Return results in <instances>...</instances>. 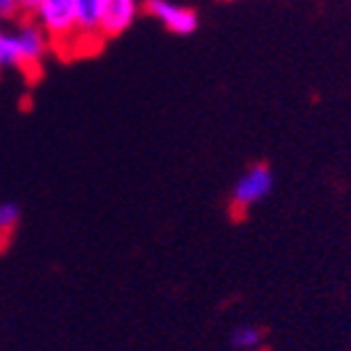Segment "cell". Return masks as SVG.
Here are the masks:
<instances>
[{
	"instance_id": "cell-1",
	"label": "cell",
	"mask_w": 351,
	"mask_h": 351,
	"mask_svg": "<svg viewBox=\"0 0 351 351\" xmlns=\"http://www.w3.org/2000/svg\"><path fill=\"white\" fill-rule=\"evenodd\" d=\"M47 47L49 40L37 23H25L15 32H0V66H37Z\"/></svg>"
},
{
	"instance_id": "cell-2",
	"label": "cell",
	"mask_w": 351,
	"mask_h": 351,
	"mask_svg": "<svg viewBox=\"0 0 351 351\" xmlns=\"http://www.w3.org/2000/svg\"><path fill=\"white\" fill-rule=\"evenodd\" d=\"M37 25L54 47L76 42V12L74 0H37L32 8Z\"/></svg>"
},
{
	"instance_id": "cell-3",
	"label": "cell",
	"mask_w": 351,
	"mask_h": 351,
	"mask_svg": "<svg viewBox=\"0 0 351 351\" xmlns=\"http://www.w3.org/2000/svg\"><path fill=\"white\" fill-rule=\"evenodd\" d=\"M270 192H273V172H270V167L253 165L251 170L243 172L241 180L236 182L234 192H231V202H234L236 211H246L248 206L263 202Z\"/></svg>"
},
{
	"instance_id": "cell-4",
	"label": "cell",
	"mask_w": 351,
	"mask_h": 351,
	"mask_svg": "<svg viewBox=\"0 0 351 351\" xmlns=\"http://www.w3.org/2000/svg\"><path fill=\"white\" fill-rule=\"evenodd\" d=\"M145 8L152 18H158L175 35H192L199 25V18L192 8L177 5L172 0H147Z\"/></svg>"
},
{
	"instance_id": "cell-5",
	"label": "cell",
	"mask_w": 351,
	"mask_h": 351,
	"mask_svg": "<svg viewBox=\"0 0 351 351\" xmlns=\"http://www.w3.org/2000/svg\"><path fill=\"white\" fill-rule=\"evenodd\" d=\"M76 12V42H91L99 45L104 40L101 35V12H104V0H74Z\"/></svg>"
},
{
	"instance_id": "cell-6",
	"label": "cell",
	"mask_w": 351,
	"mask_h": 351,
	"mask_svg": "<svg viewBox=\"0 0 351 351\" xmlns=\"http://www.w3.org/2000/svg\"><path fill=\"white\" fill-rule=\"evenodd\" d=\"M138 15V0H104L101 12V35L116 37L133 25Z\"/></svg>"
},
{
	"instance_id": "cell-7",
	"label": "cell",
	"mask_w": 351,
	"mask_h": 351,
	"mask_svg": "<svg viewBox=\"0 0 351 351\" xmlns=\"http://www.w3.org/2000/svg\"><path fill=\"white\" fill-rule=\"evenodd\" d=\"M261 341H263V332L258 327H251V324H243V327L234 329L231 332V344L236 346V349H256V346H261Z\"/></svg>"
},
{
	"instance_id": "cell-8",
	"label": "cell",
	"mask_w": 351,
	"mask_h": 351,
	"mask_svg": "<svg viewBox=\"0 0 351 351\" xmlns=\"http://www.w3.org/2000/svg\"><path fill=\"white\" fill-rule=\"evenodd\" d=\"M20 221V206L12 202H0V241L12 234V228Z\"/></svg>"
},
{
	"instance_id": "cell-9",
	"label": "cell",
	"mask_w": 351,
	"mask_h": 351,
	"mask_svg": "<svg viewBox=\"0 0 351 351\" xmlns=\"http://www.w3.org/2000/svg\"><path fill=\"white\" fill-rule=\"evenodd\" d=\"M18 10H20L18 0H0V15H3V18H10V15H15Z\"/></svg>"
},
{
	"instance_id": "cell-10",
	"label": "cell",
	"mask_w": 351,
	"mask_h": 351,
	"mask_svg": "<svg viewBox=\"0 0 351 351\" xmlns=\"http://www.w3.org/2000/svg\"><path fill=\"white\" fill-rule=\"evenodd\" d=\"M20 3V10H32L37 5V0H18Z\"/></svg>"
}]
</instances>
